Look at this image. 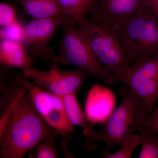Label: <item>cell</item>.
Returning <instances> with one entry per match:
<instances>
[{"mask_svg": "<svg viewBox=\"0 0 158 158\" xmlns=\"http://www.w3.org/2000/svg\"><path fill=\"white\" fill-rule=\"evenodd\" d=\"M78 92H73L61 97L69 121L74 126L82 127L84 135L88 137L93 131L94 129L89 124L85 113H83L77 98Z\"/></svg>", "mask_w": 158, "mask_h": 158, "instance_id": "cell-14", "label": "cell"}, {"mask_svg": "<svg viewBox=\"0 0 158 158\" xmlns=\"http://www.w3.org/2000/svg\"><path fill=\"white\" fill-rule=\"evenodd\" d=\"M11 2L13 3H15V4H19L20 0H9Z\"/></svg>", "mask_w": 158, "mask_h": 158, "instance_id": "cell-22", "label": "cell"}, {"mask_svg": "<svg viewBox=\"0 0 158 158\" xmlns=\"http://www.w3.org/2000/svg\"><path fill=\"white\" fill-rule=\"evenodd\" d=\"M23 72L25 77L31 79L40 88L60 97L78 92L87 76L79 69L60 70L58 66L50 67L48 70L32 67Z\"/></svg>", "mask_w": 158, "mask_h": 158, "instance_id": "cell-8", "label": "cell"}, {"mask_svg": "<svg viewBox=\"0 0 158 158\" xmlns=\"http://www.w3.org/2000/svg\"><path fill=\"white\" fill-rule=\"evenodd\" d=\"M158 80V55L129 66L115 77L119 83L133 89L139 85Z\"/></svg>", "mask_w": 158, "mask_h": 158, "instance_id": "cell-11", "label": "cell"}, {"mask_svg": "<svg viewBox=\"0 0 158 158\" xmlns=\"http://www.w3.org/2000/svg\"><path fill=\"white\" fill-rule=\"evenodd\" d=\"M65 14L75 18L87 14L94 0H57Z\"/></svg>", "mask_w": 158, "mask_h": 158, "instance_id": "cell-16", "label": "cell"}, {"mask_svg": "<svg viewBox=\"0 0 158 158\" xmlns=\"http://www.w3.org/2000/svg\"><path fill=\"white\" fill-rule=\"evenodd\" d=\"M144 7L142 0H94L87 14L117 30Z\"/></svg>", "mask_w": 158, "mask_h": 158, "instance_id": "cell-9", "label": "cell"}, {"mask_svg": "<svg viewBox=\"0 0 158 158\" xmlns=\"http://www.w3.org/2000/svg\"><path fill=\"white\" fill-rule=\"evenodd\" d=\"M138 131L142 138L139 158H158V133L141 125Z\"/></svg>", "mask_w": 158, "mask_h": 158, "instance_id": "cell-15", "label": "cell"}, {"mask_svg": "<svg viewBox=\"0 0 158 158\" xmlns=\"http://www.w3.org/2000/svg\"><path fill=\"white\" fill-rule=\"evenodd\" d=\"M116 96L110 89L95 84L90 88L85 102V113L92 127L103 124L115 109Z\"/></svg>", "mask_w": 158, "mask_h": 158, "instance_id": "cell-10", "label": "cell"}, {"mask_svg": "<svg viewBox=\"0 0 158 158\" xmlns=\"http://www.w3.org/2000/svg\"><path fill=\"white\" fill-rule=\"evenodd\" d=\"M144 6L150 9L158 20V0H142Z\"/></svg>", "mask_w": 158, "mask_h": 158, "instance_id": "cell-21", "label": "cell"}, {"mask_svg": "<svg viewBox=\"0 0 158 158\" xmlns=\"http://www.w3.org/2000/svg\"><path fill=\"white\" fill-rule=\"evenodd\" d=\"M73 19L90 48L115 83V77L129 66L124 60L117 30L87 14Z\"/></svg>", "mask_w": 158, "mask_h": 158, "instance_id": "cell-5", "label": "cell"}, {"mask_svg": "<svg viewBox=\"0 0 158 158\" xmlns=\"http://www.w3.org/2000/svg\"><path fill=\"white\" fill-rule=\"evenodd\" d=\"M141 125L144 126L158 133V104Z\"/></svg>", "mask_w": 158, "mask_h": 158, "instance_id": "cell-20", "label": "cell"}, {"mask_svg": "<svg viewBox=\"0 0 158 158\" xmlns=\"http://www.w3.org/2000/svg\"><path fill=\"white\" fill-rule=\"evenodd\" d=\"M16 90L0 120L1 157L23 158L40 141L66 138L42 118L33 103L21 77H15Z\"/></svg>", "mask_w": 158, "mask_h": 158, "instance_id": "cell-1", "label": "cell"}, {"mask_svg": "<svg viewBox=\"0 0 158 158\" xmlns=\"http://www.w3.org/2000/svg\"><path fill=\"white\" fill-rule=\"evenodd\" d=\"M59 16L34 19L24 28L21 42L32 63L38 60H49L55 56L53 49L49 44L60 28Z\"/></svg>", "mask_w": 158, "mask_h": 158, "instance_id": "cell-7", "label": "cell"}, {"mask_svg": "<svg viewBox=\"0 0 158 158\" xmlns=\"http://www.w3.org/2000/svg\"><path fill=\"white\" fill-rule=\"evenodd\" d=\"M17 11V4L0 3V26L1 27H8L18 24Z\"/></svg>", "mask_w": 158, "mask_h": 158, "instance_id": "cell-19", "label": "cell"}, {"mask_svg": "<svg viewBox=\"0 0 158 158\" xmlns=\"http://www.w3.org/2000/svg\"><path fill=\"white\" fill-rule=\"evenodd\" d=\"M59 25L62 31L59 42L60 50L52 58L50 67H57L59 64H71L106 85H115L113 77L90 48L73 18L66 14L60 15Z\"/></svg>", "mask_w": 158, "mask_h": 158, "instance_id": "cell-3", "label": "cell"}, {"mask_svg": "<svg viewBox=\"0 0 158 158\" xmlns=\"http://www.w3.org/2000/svg\"><path fill=\"white\" fill-rule=\"evenodd\" d=\"M117 32L125 61L129 66L158 55V20L146 6Z\"/></svg>", "mask_w": 158, "mask_h": 158, "instance_id": "cell-4", "label": "cell"}, {"mask_svg": "<svg viewBox=\"0 0 158 158\" xmlns=\"http://www.w3.org/2000/svg\"><path fill=\"white\" fill-rule=\"evenodd\" d=\"M142 138L140 134H135L128 141L122 144L120 148L114 153L106 152L102 156L104 158H130L135 149L142 143Z\"/></svg>", "mask_w": 158, "mask_h": 158, "instance_id": "cell-18", "label": "cell"}, {"mask_svg": "<svg viewBox=\"0 0 158 158\" xmlns=\"http://www.w3.org/2000/svg\"><path fill=\"white\" fill-rule=\"evenodd\" d=\"M0 64L6 68L16 67L23 72L32 68L31 57L21 41L1 39Z\"/></svg>", "mask_w": 158, "mask_h": 158, "instance_id": "cell-12", "label": "cell"}, {"mask_svg": "<svg viewBox=\"0 0 158 158\" xmlns=\"http://www.w3.org/2000/svg\"><path fill=\"white\" fill-rule=\"evenodd\" d=\"M122 101L114 109L100 130H94L88 140L87 148H94L97 141L104 142L106 152L116 145L128 141L150 115L140 98L132 90L125 87L123 90Z\"/></svg>", "mask_w": 158, "mask_h": 158, "instance_id": "cell-2", "label": "cell"}, {"mask_svg": "<svg viewBox=\"0 0 158 158\" xmlns=\"http://www.w3.org/2000/svg\"><path fill=\"white\" fill-rule=\"evenodd\" d=\"M57 138H49L40 141L29 152V157L56 158L58 156L56 140Z\"/></svg>", "mask_w": 158, "mask_h": 158, "instance_id": "cell-17", "label": "cell"}, {"mask_svg": "<svg viewBox=\"0 0 158 158\" xmlns=\"http://www.w3.org/2000/svg\"><path fill=\"white\" fill-rule=\"evenodd\" d=\"M21 80L40 116L50 126L67 138L75 127L67 116L62 97L33 85L25 77Z\"/></svg>", "mask_w": 158, "mask_h": 158, "instance_id": "cell-6", "label": "cell"}, {"mask_svg": "<svg viewBox=\"0 0 158 158\" xmlns=\"http://www.w3.org/2000/svg\"><path fill=\"white\" fill-rule=\"evenodd\" d=\"M23 14L34 19L57 17L65 14L57 0H20Z\"/></svg>", "mask_w": 158, "mask_h": 158, "instance_id": "cell-13", "label": "cell"}]
</instances>
